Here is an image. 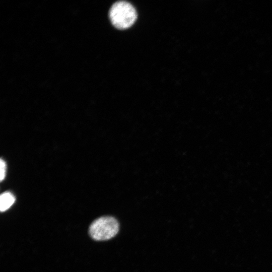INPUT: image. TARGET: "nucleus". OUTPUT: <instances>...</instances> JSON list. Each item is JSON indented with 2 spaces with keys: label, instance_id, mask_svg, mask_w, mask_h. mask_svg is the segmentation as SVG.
<instances>
[{
  "label": "nucleus",
  "instance_id": "obj_3",
  "mask_svg": "<svg viewBox=\"0 0 272 272\" xmlns=\"http://www.w3.org/2000/svg\"><path fill=\"white\" fill-rule=\"evenodd\" d=\"M15 201L14 195L9 191L3 193L0 197V210L4 212L9 209Z\"/></svg>",
  "mask_w": 272,
  "mask_h": 272
},
{
  "label": "nucleus",
  "instance_id": "obj_1",
  "mask_svg": "<svg viewBox=\"0 0 272 272\" xmlns=\"http://www.w3.org/2000/svg\"><path fill=\"white\" fill-rule=\"evenodd\" d=\"M137 17L134 7L125 1L116 2L109 11V18L112 24L120 29L130 27L134 23Z\"/></svg>",
  "mask_w": 272,
  "mask_h": 272
},
{
  "label": "nucleus",
  "instance_id": "obj_2",
  "mask_svg": "<svg viewBox=\"0 0 272 272\" xmlns=\"http://www.w3.org/2000/svg\"><path fill=\"white\" fill-rule=\"evenodd\" d=\"M119 229V225L116 219L112 217L105 216L93 222L89 227V234L95 240H107L114 237Z\"/></svg>",
  "mask_w": 272,
  "mask_h": 272
},
{
  "label": "nucleus",
  "instance_id": "obj_4",
  "mask_svg": "<svg viewBox=\"0 0 272 272\" xmlns=\"http://www.w3.org/2000/svg\"><path fill=\"white\" fill-rule=\"evenodd\" d=\"M0 165V179L1 181H2L6 176L7 166L5 161L2 159H1Z\"/></svg>",
  "mask_w": 272,
  "mask_h": 272
}]
</instances>
